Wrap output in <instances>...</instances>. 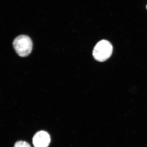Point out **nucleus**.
I'll return each mask as SVG.
<instances>
[{
	"instance_id": "obj_1",
	"label": "nucleus",
	"mask_w": 147,
	"mask_h": 147,
	"mask_svg": "<svg viewBox=\"0 0 147 147\" xmlns=\"http://www.w3.org/2000/svg\"><path fill=\"white\" fill-rule=\"evenodd\" d=\"M113 51V47L111 43L106 40H102L95 46L93 51V55L97 61L104 62L111 57Z\"/></svg>"
},
{
	"instance_id": "obj_2",
	"label": "nucleus",
	"mask_w": 147,
	"mask_h": 147,
	"mask_svg": "<svg viewBox=\"0 0 147 147\" xmlns=\"http://www.w3.org/2000/svg\"><path fill=\"white\" fill-rule=\"evenodd\" d=\"M13 47L20 57H27L30 54L32 49V42L30 38L26 35H20L15 38L13 43Z\"/></svg>"
},
{
	"instance_id": "obj_3",
	"label": "nucleus",
	"mask_w": 147,
	"mask_h": 147,
	"mask_svg": "<svg viewBox=\"0 0 147 147\" xmlns=\"http://www.w3.org/2000/svg\"><path fill=\"white\" fill-rule=\"evenodd\" d=\"M50 141L49 134L44 131L37 132L32 139V143L34 147H48Z\"/></svg>"
},
{
	"instance_id": "obj_4",
	"label": "nucleus",
	"mask_w": 147,
	"mask_h": 147,
	"mask_svg": "<svg viewBox=\"0 0 147 147\" xmlns=\"http://www.w3.org/2000/svg\"><path fill=\"white\" fill-rule=\"evenodd\" d=\"M14 147H31L30 145L25 141H19L16 142Z\"/></svg>"
},
{
	"instance_id": "obj_5",
	"label": "nucleus",
	"mask_w": 147,
	"mask_h": 147,
	"mask_svg": "<svg viewBox=\"0 0 147 147\" xmlns=\"http://www.w3.org/2000/svg\"><path fill=\"white\" fill-rule=\"evenodd\" d=\"M146 9H147V5H146Z\"/></svg>"
}]
</instances>
